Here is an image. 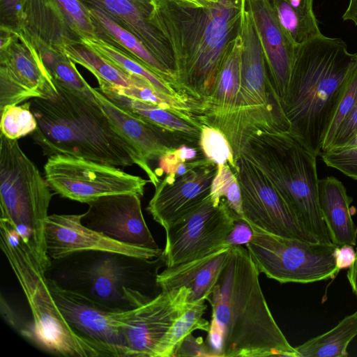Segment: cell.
<instances>
[{
  "label": "cell",
  "instance_id": "24",
  "mask_svg": "<svg viewBox=\"0 0 357 357\" xmlns=\"http://www.w3.org/2000/svg\"><path fill=\"white\" fill-rule=\"evenodd\" d=\"M318 190L320 209L333 244L356 245L357 228L350 208L353 198L344 184L328 176L319 180Z\"/></svg>",
  "mask_w": 357,
  "mask_h": 357
},
{
  "label": "cell",
  "instance_id": "10",
  "mask_svg": "<svg viewBox=\"0 0 357 357\" xmlns=\"http://www.w3.org/2000/svg\"><path fill=\"white\" fill-rule=\"evenodd\" d=\"M44 170L45 178L54 193L86 204L115 194L142 197L150 183L119 167L69 155L48 157Z\"/></svg>",
  "mask_w": 357,
  "mask_h": 357
},
{
  "label": "cell",
  "instance_id": "19",
  "mask_svg": "<svg viewBox=\"0 0 357 357\" xmlns=\"http://www.w3.org/2000/svg\"><path fill=\"white\" fill-rule=\"evenodd\" d=\"M56 93L54 79L30 52L15 47L2 56L0 109L29 99L51 98Z\"/></svg>",
  "mask_w": 357,
  "mask_h": 357
},
{
  "label": "cell",
  "instance_id": "6",
  "mask_svg": "<svg viewBox=\"0 0 357 357\" xmlns=\"http://www.w3.org/2000/svg\"><path fill=\"white\" fill-rule=\"evenodd\" d=\"M241 153L266 174L304 229L319 243L333 244L319 206L316 155L289 130L262 129L248 136Z\"/></svg>",
  "mask_w": 357,
  "mask_h": 357
},
{
  "label": "cell",
  "instance_id": "26",
  "mask_svg": "<svg viewBox=\"0 0 357 357\" xmlns=\"http://www.w3.org/2000/svg\"><path fill=\"white\" fill-rule=\"evenodd\" d=\"M89 13L131 52L137 58V61L181 93L175 73L160 61L133 33L116 23L102 7L91 8Z\"/></svg>",
  "mask_w": 357,
  "mask_h": 357
},
{
  "label": "cell",
  "instance_id": "35",
  "mask_svg": "<svg viewBox=\"0 0 357 357\" xmlns=\"http://www.w3.org/2000/svg\"><path fill=\"white\" fill-rule=\"evenodd\" d=\"M43 60L45 68L54 80L84 93L92 94L91 86L66 56L48 53L44 55Z\"/></svg>",
  "mask_w": 357,
  "mask_h": 357
},
{
  "label": "cell",
  "instance_id": "45",
  "mask_svg": "<svg viewBox=\"0 0 357 357\" xmlns=\"http://www.w3.org/2000/svg\"><path fill=\"white\" fill-rule=\"evenodd\" d=\"M347 277L353 293L357 297V248L356 251L355 261L352 266L349 268Z\"/></svg>",
  "mask_w": 357,
  "mask_h": 357
},
{
  "label": "cell",
  "instance_id": "41",
  "mask_svg": "<svg viewBox=\"0 0 357 357\" xmlns=\"http://www.w3.org/2000/svg\"><path fill=\"white\" fill-rule=\"evenodd\" d=\"M356 137L357 106L351 111V112L341 123L328 150L333 148L346 146L349 144Z\"/></svg>",
  "mask_w": 357,
  "mask_h": 357
},
{
  "label": "cell",
  "instance_id": "9",
  "mask_svg": "<svg viewBox=\"0 0 357 357\" xmlns=\"http://www.w3.org/2000/svg\"><path fill=\"white\" fill-rule=\"evenodd\" d=\"M245 244L259 273L280 283H312L333 279L336 266L333 244H323L271 234L250 226Z\"/></svg>",
  "mask_w": 357,
  "mask_h": 357
},
{
  "label": "cell",
  "instance_id": "39",
  "mask_svg": "<svg viewBox=\"0 0 357 357\" xmlns=\"http://www.w3.org/2000/svg\"><path fill=\"white\" fill-rule=\"evenodd\" d=\"M1 314L5 321L18 334L31 342L32 325L26 322L21 316L10 306L7 300L1 295Z\"/></svg>",
  "mask_w": 357,
  "mask_h": 357
},
{
  "label": "cell",
  "instance_id": "46",
  "mask_svg": "<svg viewBox=\"0 0 357 357\" xmlns=\"http://www.w3.org/2000/svg\"><path fill=\"white\" fill-rule=\"evenodd\" d=\"M139 6L146 13L151 15L155 6L156 0H132Z\"/></svg>",
  "mask_w": 357,
  "mask_h": 357
},
{
  "label": "cell",
  "instance_id": "30",
  "mask_svg": "<svg viewBox=\"0 0 357 357\" xmlns=\"http://www.w3.org/2000/svg\"><path fill=\"white\" fill-rule=\"evenodd\" d=\"M83 42L88 47L87 48L98 53L127 73L144 78L160 91L170 96L181 97L193 102H196L195 100L188 98L179 93L138 61L126 56L105 41L94 37L84 36Z\"/></svg>",
  "mask_w": 357,
  "mask_h": 357
},
{
  "label": "cell",
  "instance_id": "29",
  "mask_svg": "<svg viewBox=\"0 0 357 357\" xmlns=\"http://www.w3.org/2000/svg\"><path fill=\"white\" fill-rule=\"evenodd\" d=\"M282 30L296 45L321 33L313 10L290 5L286 0H270Z\"/></svg>",
  "mask_w": 357,
  "mask_h": 357
},
{
  "label": "cell",
  "instance_id": "43",
  "mask_svg": "<svg viewBox=\"0 0 357 357\" xmlns=\"http://www.w3.org/2000/svg\"><path fill=\"white\" fill-rule=\"evenodd\" d=\"M356 258V251L352 245H344L337 247L335 251V259L337 268L341 271L349 268Z\"/></svg>",
  "mask_w": 357,
  "mask_h": 357
},
{
  "label": "cell",
  "instance_id": "7",
  "mask_svg": "<svg viewBox=\"0 0 357 357\" xmlns=\"http://www.w3.org/2000/svg\"><path fill=\"white\" fill-rule=\"evenodd\" d=\"M51 191L17 139L0 134V220L14 228L44 273L50 265L45 223L54 195Z\"/></svg>",
  "mask_w": 357,
  "mask_h": 357
},
{
  "label": "cell",
  "instance_id": "48",
  "mask_svg": "<svg viewBox=\"0 0 357 357\" xmlns=\"http://www.w3.org/2000/svg\"><path fill=\"white\" fill-rule=\"evenodd\" d=\"M349 1L354 9L357 11V0H349Z\"/></svg>",
  "mask_w": 357,
  "mask_h": 357
},
{
  "label": "cell",
  "instance_id": "28",
  "mask_svg": "<svg viewBox=\"0 0 357 357\" xmlns=\"http://www.w3.org/2000/svg\"><path fill=\"white\" fill-rule=\"evenodd\" d=\"M64 54L72 61L78 63L90 70L98 80L118 87L128 89L140 85L146 80L143 77L127 73L105 57L87 47L67 45Z\"/></svg>",
  "mask_w": 357,
  "mask_h": 357
},
{
  "label": "cell",
  "instance_id": "23",
  "mask_svg": "<svg viewBox=\"0 0 357 357\" xmlns=\"http://www.w3.org/2000/svg\"><path fill=\"white\" fill-rule=\"evenodd\" d=\"M98 89L112 102L128 113L165 130L180 144L200 147L202 128L155 105L119 93L103 82Z\"/></svg>",
  "mask_w": 357,
  "mask_h": 357
},
{
  "label": "cell",
  "instance_id": "40",
  "mask_svg": "<svg viewBox=\"0 0 357 357\" xmlns=\"http://www.w3.org/2000/svg\"><path fill=\"white\" fill-rule=\"evenodd\" d=\"M179 356L208 357L215 356V355L202 337H195L190 333L179 343L172 357Z\"/></svg>",
  "mask_w": 357,
  "mask_h": 357
},
{
  "label": "cell",
  "instance_id": "21",
  "mask_svg": "<svg viewBox=\"0 0 357 357\" xmlns=\"http://www.w3.org/2000/svg\"><path fill=\"white\" fill-rule=\"evenodd\" d=\"M229 248L224 246L203 257L166 267L158 276L162 290L186 287L190 290L188 303L207 300L218 282Z\"/></svg>",
  "mask_w": 357,
  "mask_h": 357
},
{
  "label": "cell",
  "instance_id": "49",
  "mask_svg": "<svg viewBox=\"0 0 357 357\" xmlns=\"http://www.w3.org/2000/svg\"><path fill=\"white\" fill-rule=\"evenodd\" d=\"M90 1H92L93 2H95L97 5H102L103 6V1L104 0H90Z\"/></svg>",
  "mask_w": 357,
  "mask_h": 357
},
{
  "label": "cell",
  "instance_id": "14",
  "mask_svg": "<svg viewBox=\"0 0 357 357\" xmlns=\"http://www.w3.org/2000/svg\"><path fill=\"white\" fill-rule=\"evenodd\" d=\"M238 219L224 200L215 206L209 197L165 229L166 243L162 252L166 267L190 261L229 246L227 238Z\"/></svg>",
  "mask_w": 357,
  "mask_h": 357
},
{
  "label": "cell",
  "instance_id": "1",
  "mask_svg": "<svg viewBox=\"0 0 357 357\" xmlns=\"http://www.w3.org/2000/svg\"><path fill=\"white\" fill-rule=\"evenodd\" d=\"M247 248L230 247L213 292L206 342L216 357H298L276 323Z\"/></svg>",
  "mask_w": 357,
  "mask_h": 357
},
{
  "label": "cell",
  "instance_id": "42",
  "mask_svg": "<svg viewBox=\"0 0 357 357\" xmlns=\"http://www.w3.org/2000/svg\"><path fill=\"white\" fill-rule=\"evenodd\" d=\"M252 236V230L250 225L243 219L235 221L231 231L227 238L226 243L231 247L243 245L248 243Z\"/></svg>",
  "mask_w": 357,
  "mask_h": 357
},
{
  "label": "cell",
  "instance_id": "31",
  "mask_svg": "<svg viewBox=\"0 0 357 357\" xmlns=\"http://www.w3.org/2000/svg\"><path fill=\"white\" fill-rule=\"evenodd\" d=\"M210 198L215 206L224 200L231 211L243 219L240 185L229 165L218 166L217 173L211 183Z\"/></svg>",
  "mask_w": 357,
  "mask_h": 357
},
{
  "label": "cell",
  "instance_id": "44",
  "mask_svg": "<svg viewBox=\"0 0 357 357\" xmlns=\"http://www.w3.org/2000/svg\"><path fill=\"white\" fill-rule=\"evenodd\" d=\"M181 6L189 8H208L217 3L219 0H166Z\"/></svg>",
  "mask_w": 357,
  "mask_h": 357
},
{
  "label": "cell",
  "instance_id": "33",
  "mask_svg": "<svg viewBox=\"0 0 357 357\" xmlns=\"http://www.w3.org/2000/svg\"><path fill=\"white\" fill-rule=\"evenodd\" d=\"M205 301V299H202L191 303L187 310L174 323L169 338L172 357L179 343L188 335L196 330L206 333L209 331L210 322L202 318L207 308Z\"/></svg>",
  "mask_w": 357,
  "mask_h": 357
},
{
  "label": "cell",
  "instance_id": "13",
  "mask_svg": "<svg viewBox=\"0 0 357 357\" xmlns=\"http://www.w3.org/2000/svg\"><path fill=\"white\" fill-rule=\"evenodd\" d=\"M235 162L234 172L241 192L243 219L250 226L280 236L319 243L298 222L258 165L243 153Z\"/></svg>",
  "mask_w": 357,
  "mask_h": 357
},
{
  "label": "cell",
  "instance_id": "37",
  "mask_svg": "<svg viewBox=\"0 0 357 357\" xmlns=\"http://www.w3.org/2000/svg\"><path fill=\"white\" fill-rule=\"evenodd\" d=\"M328 166L357 180V145L333 148L320 155Z\"/></svg>",
  "mask_w": 357,
  "mask_h": 357
},
{
  "label": "cell",
  "instance_id": "38",
  "mask_svg": "<svg viewBox=\"0 0 357 357\" xmlns=\"http://www.w3.org/2000/svg\"><path fill=\"white\" fill-rule=\"evenodd\" d=\"M69 22L82 33L93 37L91 20L78 0H56Z\"/></svg>",
  "mask_w": 357,
  "mask_h": 357
},
{
  "label": "cell",
  "instance_id": "18",
  "mask_svg": "<svg viewBox=\"0 0 357 357\" xmlns=\"http://www.w3.org/2000/svg\"><path fill=\"white\" fill-rule=\"evenodd\" d=\"M82 214H52L45 223V238L50 259H56L84 250H107L135 257L153 259L159 257L161 248H144L115 241L85 226Z\"/></svg>",
  "mask_w": 357,
  "mask_h": 357
},
{
  "label": "cell",
  "instance_id": "27",
  "mask_svg": "<svg viewBox=\"0 0 357 357\" xmlns=\"http://www.w3.org/2000/svg\"><path fill=\"white\" fill-rule=\"evenodd\" d=\"M357 335V310L334 328L295 347L298 357H346L347 348Z\"/></svg>",
  "mask_w": 357,
  "mask_h": 357
},
{
  "label": "cell",
  "instance_id": "36",
  "mask_svg": "<svg viewBox=\"0 0 357 357\" xmlns=\"http://www.w3.org/2000/svg\"><path fill=\"white\" fill-rule=\"evenodd\" d=\"M357 106V68L354 72L344 93L340 100L334 118L324 141L321 153L327 151L337 132V130L346 117Z\"/></svg>",
  "mask_w": 357,
  "mask_h": 357
},
{
  "label": "cell",
  "instance_id": "3",
  "mask_svg": "<svg viewBox=\"0 0 357 357\" xmlns=\"http://www.w3.org/2000/svg\"><path fill=\"white\" fill-rule=\"evenodd\" d=\"M356 68L341 38L321 33L296 47L282 106L289 131L317 157Z\"/></svg>",
  "mask_w": 357,
  "mask_h": 357
},
{
  "label": "cell",
  "instance_id": "22",
  "mask_svg": "<svg viewBox=\"0 0 357 357\" xmlns=\"http://www.w3.org/2000/svg\"><path fill=\"white\" fill-rule=\"evenodd\" d=\"M96 99L119 131L131 141L149 161L158 160L181 146L161 128L121 109L107 99L98 88H91Z\"/></svg>",
  "mask_w": 357,
  "mask_h": 357
},
{
  "label": "cell",
  "instance_id": "16",
  "mask_svg": "<svg viewBox=\"0 0 357 357\" xmlns=\"http://www.w3.org/2000/svg\"><path fill=\"white\" fill-rule=\"evenodd\" d=\"M87 204V211L82 219L87 227L125 244L160 248L146 225L138 195H110Z\"/></svg>",
  "mask_w": 357,
  "mask_h": 357
},
{
  "label": "cell",
  "instance_id": "12",
  "mask_svg": "<svg viewBox=\"0 0 357 357\" xmlns=\"http://www.w3.org/2000/svg\"><path fill=\"white\" fill-rule=\"evenodd\" d=\"M190 289L162 291L146 304L129 310L121 326L125 357H172L169 338L187 310Z\"/></svg>",
  "mask_w": 357,
  "mask_h": 357
},
{
  "label": "cell",
  "instance_id": "2",
  "mask_svg": "<svg viewBox=\"0 0 357 357\" xmlns=\"http://www.w3.org/2000/svg\"><path fill=\"white\" fill-rule=\"evenodd\" d=\"M54 83L57 93L54 96L31 100L37 121L31 137L43 154L81 158L116 167L136 165L155 187L160 178L109 119L93 93H84L56 80Z\"/></svg>",
  "mask_w": 357,
  "mask_h": 357
},
{
  "label": "cell",
  "instance_id": "8",
  "mask_svg": "<svg viewBox=\"0 0 357 357\" xmlns=\"http://www.w3.org/2000/svg\"><path fill=\"white\" fill-rule=\"evenodd\" d=\"M0 245L29 305L31 343L56 356L99 357L71 330L54 301L45 273L22 238L3 220H0Z\"/></svg>",
  "mask_w": 357,
  "mask_h": 357
},
{
  "label": "cell",
  "instance_id": "15",
  "mask_svg": "<svg viewBox=\"0 0 357 357\" xmlns=\"http://www.w3.org/2000/svg\"><path fill=\"white\" fill-rule=\"evenodd\" d=\"M50 291L74 333L99 357H125L121 326L128 312L108 310L47 280Z\"/></svg>",
  "mask_w": 357,
  "mask_h": 357
},
{
  "label": "cell",
  "instance_id": "17",
  "mask_svg": "<svg viewBox=\"0 0 357 357\" xmlns=\"http://www.w3.org/2000/svg\"><path fill=\"white\" fill-rule=\"evenodd\" d=\"M217 171L218 165L206 159L181 176L166 175L155 187L146 210L165 230L210 197L211 183Z\"/></svg>",
  "mask_w": 357,
  "mask_h": 357
},
{
  "label": "cell",
  "instance_id": "20",
  "mask_svg": "<svg viewBox=\"0 0 357 357\" xmlns=\"http://www.w3.org/2000/svg\"><path fill=\"white\" fill-rule=\"evenodd\" d=\"M244 1L260 38L271 85L282 103L298 45L282 30L270 0Z\"/></svg>",
  "mask_w": 357,
  "mask_h": 357
},
{
  "label": "cell",
  "instance_id": "34",
  "mask_svg": "<svg viewBox=\"0 0 357 357\" xmlns=\"http://www.w3.org/2000/svg\"><path fill=\"white\" fill-rule=\"evenodd\" d=\"M199 146L207 159L218 166L229 165L232 171H235L236 165L232 149L225 135L219 130L203 125Z\"/></svg>",
  "mask_w": 357,
  "mask_h": 357
},
{
  "label": "cell",
  "instance_id": "47",
  "mask_svg": "<svg viewBox=\"0 0 357 357\" xmlns=\"http://www.w3.org/2000/svg\"><path fill=\"white\" fill-rule=\"evenodd\" d=\"M20 1V0H1L3 6L8 10L15 8Z\"/></svg>",
  "mask_w": 357,
  "mask_h": 357
},
{
  "label": "cell",
  "instance_id": "32",
  "mask_svg": "<svg viewBox=\"0 0 357 357\" xmlns=\"http://www.w3.org/2000/svg\"><path fill=\"white\" fill-rule=\"evenodd\" d=\"M1 111V134L11 139L31 135L37 128V121L31 101L20 105H7Z\"/></svg>",
  "mask_w": 357,
  "mask_h": 357
},
{
  "label": "cell",
  "instance_id": "25",
  "mask_svg": "<svg viewBox=\"0 0 357 357\" xmlns=\"http://www.w3.org/2000/svg\"><path fill=\"white\" fill-rule=\"evenodd\" d=\"M103 6L176 75L175 60L170 45L151 17L147 20L145 17L147 13L132 0H104Z\"/></svg>",
  "mask_w": 357,
  "mask_h": 357
},
{
  "label": "cell",
  "instance_id": "5",
  "mask_svg": "<svg viewBox=\"0 0 357 357\" xmlns=\"http://www.w3.org/2000/svg\"><path fill=\"white\" fill-rule=\"evenodd\" d=\"M163 251V250H162ZM162 254L146 259L107 250H84L51 259L45 273L59 287L112 311H129L151 301L162 291Z\"/></svg>",
  "mask_w": 357,
  "mask_h": 357
},
{
  "label": "cell",
  "instance_id": "4",
  "mask_svg": "<svg viewBox=\"0 0 357 357\" xmlns=\"http://www.w3.org/2000/svg\"><path fill=\"white\" fill-rule=\"evenodd\" d=\"M244 0L189 8L156 0L151 15L172 48L179 91L202 100L213 93L227 47L240 33Z\"/></svg>",
  "mask_w": 357,
  "mask_h": 357
},
{
  "label": "cell",
  "instance_id": "11",
  "mask_svg": "<svg viewBox=\"0 0 357 357\" xmlns=\"http://www.w3.org/2000/svg\"><path fill=\"white\" fill-rule=\"evenodd\" d=\"M241 85L239 107L256 125L288 129L282 103L270 81L266 57L248 8H243L240 27Z\"/></svg>",
  "mask_w": 357,
  "mask_h": 357
}]
</instances>
